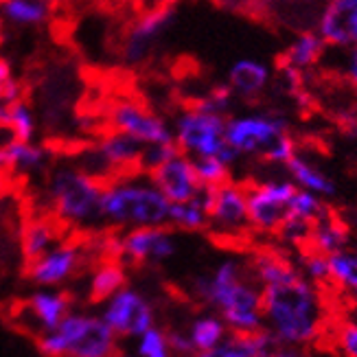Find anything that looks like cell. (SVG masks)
<instances>
[{"label": "cell", "instance_id": "2e32d148", "mask_svg": "<svg viewBox=\"0 0 357 357\" xmlns=\"http://www.w3.org/2000/svg\"><path fill=\"white\" fill-rule=\"evenodd\" d=\"M314 29L329 51L349 49L357 42V0H322Z\"/></svg>", "mask_w": 357, "mask_h": 357}, {"label": "cell", "instance_id": "681fc988", "mask_svg": "<svg viewBox=\"0 0 357 357\" xmlns=\"http://www.w3.org/2000/svg\"><path fill=\"white\" fill-rule=\"evenodd\" d=\"M307 3H316V0H307Z\"/></svg>", "mask_w": 357, "mask_h": 357}, {"label": "cell", "instance_id": "4dcf8cb0", "mask_svg": "<svg viewBox=\"0 0 357 357\" xmlns=\"http://www.w3.org/2000/svg\"><path fill=\"white\" fill-rule=\"evenodd\" d=\"M329 283L347 296L357 291V250L351 245L329 255Z\"/></svg>", "mask_w": 357, "mask_h": 357}, {"label": "cell", "instance_id": "e575fe53", "mask_svg": "<svg viewBox=\"0 0 357 357\" xmlns=\"http://www.w3.org/2000/svg\"><path fill=\"white\" fill-rule=\"evenodd\" d=\"M312 226H314V222H307L296 215H287V220L276 230V237L285 245L303 250V248L309 245V239H312Z\"/></svg>", "mask_w": 357, "mask_h": 357}, {"label": "cell", "instance_id": "f1b7e54d", "mask_svg": "<svg viewBox=\"0 0 357 357\" xmlns=\"http://www.w3.org/2000/svg\"><path fill=\"white\" fill-rule=\"evenodd\" d=\"M250 272L255 276V281L266 287L278 281H285V278L298 274V266L294 261L285 259L283 255H278L274 250H259L252 255L250 261Z\"/></svg>", "mask_w": 357, "mask_h": 357}, {"label": "cell", "instance_id": "836d02e7", "mask_svg": "<svg viewBox=\"0 0 357 357\" xmlns=\"http://www.w3.org/2000/svg\"><path fill=\"white\" fill-rule=\"evenodd\" d=\"M134 355L138 357H169L172 347H169V335L162 327L153 324L138 337H134Z\"/></svg>", "mask_w": 357, "mask_h": 357}, {"label": "cell", "instance_id": "c3c4849f", "mask_svg": "<svg viewBox=\"0 0 357 357\" xmlns=\"http://www.w3.org/2000/svg\"><path fill=\"white\" fill-rule=\"evenodd\" d=\"M255 3H272V0H255Z\"/></svg>", "mask_w": 357, "mask_h": 357}, {"label": "cell", "instance_id": "b9f144b4", "mask_svg": "<svg viewBox=\"0 0 357 357\" xmlns=\"http://www.w3.org/2000/svg\"><path fill=\"white\" fill-rule=\"evenodd\" d=\"M20 97H22L20 84H15V86H11V88H7V90H0V126H5L11 103H13V101H18Z\"/></svg>", "mask_w": 357, "mask_h": 357}, {"label": "cell", "instance_id": "5bb4252c", "mask_svg": "<svg viewBox=\"0 0 357 357\" xmlns=\"http://www.w3.org/2000/svg\"><path fill=\"white\" fill-rule=\"evenodd\" d=\"M107 123H110L112 130L126 132L134 136L136 141H141L143 145L174 141L172 123L134 99L114 101L110 105V110H107Z\"/></svg>", "mask_w": 357, "mask_h": 357}, {"label": "cell", "instance_id": "ac0fdd59", "mask_svg": "<svg viewBox=\"0 0 357 357\" xmlns=\"http://www.w3.org/2000/svg\"><path fill=\"white\" fill-rule=\"evenodd\" d=\"M73 312V305L68 294H64L59 287H44L36 285V291L29 294L24 301L22 316L31 322L36 333H44L64 320Z\"/></svg>", "mask_w": 357, "mask_h": 357}, {"label": "cell", "instance_id": "4fadbf2b", "mask_svg": "<svg viewBox=\"0 0 357 357\" xmlns=\"http://www.w3.org/2000/svg\"><path fill=\"white\" fill-rule=\"evenodd\" d=\"M178 18V11L174 5H160V7H147L141 13L126 33L123 40L121 57L128 66H141L151 57L158 42L167 36V31L174 26Z\"/></svg>", "mask_w": 357, "mask_h": 357}, {"label": "cell", "instance_id": "d590c367", "mask_svg": "<svg viewBox=\"0 0 357 357\" xmlns=\"http://www.w3.org/2000/svg\"><path fill=\"white\" fill-rule=\"evenodd\" d=\"M195 160V172L197 178L202 182L204 189H211V186H220L222 182L230 180V165L224 162L220 156H202V158H193Z\"/></svg>", "mask_w": 357, "mask_h": 357}, {"label": "cell", "instance_id": "5b68a950", "mask_svg": "<svg viewBox=\"0 0 357 357\" xmlns=\"http://www.w3.org/2000/svg\"><path fill=\"white\" fill-rule=\"evenodd\" d=\"M119 342L99 314L70 312L57 327L38 335V351L44 357H110Z\"/></svg>", "mask_w": 357, "mask_h": 357}, {"label": "cell", "instance_id": "277c9868", "mask_svg": "<svg viewBox=\"0 0 357 357\" xmlns=\"http://www.w3.org/2000/svg\"><path fill=\"white\" fill-rule=\"evenodd\" d=\"M105 180L92 176L77 162H59L46 180V199L61 226L88 230L103 226Z\"/></svg>", "mask_w": 357, "mask_h": 357}, {"label": "cell", "instance_id": "484cf974", "mask_svg": "<svg viewBox=\"0 0 357 357\" xmlns=\"http://www.w3.org/2000/svg\"><path fill=\"white\" fill-rule=\"evenodd\" d=\"M53 15L49 0H0V18L18 29H38Z\"/></svg>", "mask_w": 357, "mask_h": 357}, {"label": "cell", "instance_id": "9c48e42d", "mask_svg": "<svg viewBox=\"0 0 357 357\" xmlns=\"http://www.w3.org/2000/svg\"><path fill=\"white\" fill-rule=\"evenodd\" d=\"M248 189V224L250 232L257 235H276V230L287 220L289 199L296 191L287 176L285 178H268L255 182Z\"/></svg>", "mask_w": 357, "mask_h": 357}, {"label": "cell", "instance_id": "8fae6325", "mask_svg": "<svg viewBox=\"0 0 357 357\" xmlns=\"http://www.w3.org/2000/svg\"><path fill=\"white\" fill-rule=\"evenodd\" d=\"M141 153H143L141 141H136L134 136L126 132L112 130L105 136H101L90 151H86V160H79L77 165L101 180H110L119 174L136 172Z\"/></svg>", "mask_w": 357, "mask_h": 357}, {"label": "cell", "instance_id": "4316f807", "mask_svg": "<svg viewBox=\"0 0 357 357\" xmlns=\"http://www.w3.org/2000/svg\"><path fill=\"white\" fill-rule=\"evenodd\" d=\"M61 241L59 235V222L49 220V217H36L24 224L22 235H20V248L22 257L29 261H33L36 257L44 255L46 250H51L55 243Z\"/></svg>", "mask_w": 357, "mask_h": 357}, {"label": "cell", "instance_id": "83f0119b", "mask_svg": "<svg viewBox=\"0 0 357 357\" xmlns=\"http://www.w3.org/2000/svg\"><path fill=\"white\" fill-rule=\"evenodd\" d=\"M351 241L349 228L337 220V217L329 215L324 211L312 226V239H309V248L322 252V255H333L337 250L347 248Z\"/></svg>", "mask_w": 357, "mask_h": 357}, {"label": "cell", "instance_id": "e0dca14e", "mask_svg": "<svg viewBox=\"0 0 357 357\" xmlns=\"http://www.w3.org/2000/svg\"><path fill=\"white\" fill-rule=\"evenodd\" d=\"M149 176L156 182L158 189L167 195L169 202H182L195 197L204 189L195 172V160L182 151H178L174 158L162 162L158 169H153Z\"/></svg>", "mask_w": 357, "mask_h": 357}, {"label": "cell", "instance_id": "60d3db41", "mask_svg": "<svg viewBox=\"0 0 357 357\" xmlns=\"http://www.w3.org/2000/svg\"><path fill=\"white\" fill-rule=\"evenodd\" d=\"M167 335H169V347H172V353H176V355H195L191 337H189V333H186V329H169Z\"/></svg>", "mask_w": 357, "mask_h": 357}, {"label": "cell", "instance_id": "9a60e30c", "mask_svg": "<svg viewBox=\"0 0 357 357\" xmlns=\"http://www.w3.org/2000/svg\"><path fill=\"white\" fill-rule=\"evenodd\" d=\"M84 263V248L75 241H59L51 250L29 261L31 283L44 287H59L77 274Z\"/></svg>", "mask_w": 357, "mask_h": 357}, {"label": "cell", "instance_id": "d6a6232c", "mask_svg": "<svg viewBox=\"0 0 357 357\" xmlns=\"http://www.w3.org/2000/svg\"><path fill=\"white\" fill-rule=\"evenodd\" d=\"M296 266H298L301 274L307 278V281H312L314 285L322 287L329 283V257L327 255H322L307 245L301 250Z\"/></svg>", "mask_w": 357, "mask_h": 357}, {"label": "cell", "instance_id": "7dc6e473", "mask_svg": "<svg viewBox=\"0 0 357 357\" xmlns=\"http://www.w3.org/2000/svg\"><path fill=\"white\" fill-rule=\"evenodd\" d=\"M51 5H73V3H77V0H49Z\"/></svg>", "mask_w": 357, "mask_h": 357}, {"label": "cell", "instance_id": "ffe728a7", "mask_svg": "<svg viewBox=\"0 0 357 357\" xmlns=\"http://www.w3.org/2000/svg\"><path fill=\"white\" fill-rule=\"evenodd\" d=\"M329 53V46L320 38L316 29L301 31V33L294 38L287 49L283 53V68H289L294 73H307L316 66H320L324 57Z\"/></svg>", "mask_w": 357, "mask_h": 357}, {"label": "cell", "instance_id": "d6986e66", "mask_svg": "<svg viewBox=\"0 0 357 357\" xmlns=\"http://www.w3.org/2000/svg\"><path fill=\"white\" fill-rule=\"evenodd\" d=\"M272 82V68L263 59L257 57H241L232 61L228 68V79L226 86L232 90V95L239 99H255Z\"/></svg>", "mask_w": 357, "mask_h": 357}, {"label": "cell", "instance_id": "7a4b0ae2", "mask_svg": "<svg viewBox=\"0 0 357 357\" xmlns=\"http://www.w3.org/2000/svg\"><path fill=\"white\" fill-rule=\"evenodd\" d=\"M191 291L224 318L230 333L263 329V287L239 259H222L208 274L195 278Z\"/></svg>", "mask_w": 357, "mask_h": 357}, {"label": "cell", "instance_id": "52a82bcc", "mask_svg": "<svg viewBox=\"0 0 357 357\" xmlns=\"http://www.w3.org/2000/svg\"><path fill=\"white\" fill-rule=\"evenodd\" d=\"M289 134V121L276 112H243L226 119V143L235 147L241 158L257 156L268 160Z\"/></svg>", "mask_w": 357, "mask_h": 357}, {"label": "cell", "instance_id": "bcb514c9", "mask_svg": "<svg viewBox=\"0 0 357 357\" xmlns=\"http://www.w3.org/2000/svg\"><path fill=\"white\" fill-rule=\"evenodd\" d=\"M351 298V314H357V291L353 294V296H349Z\"/></svg>", "mask_w": 357, "mask_h": 357}, {"label": "cell", "instance_id": "6da1fadb", "mask_svg": "<svg viewBox=\"0 0 357 357\" xmlns=\"http://www.w3.org/2000/svg\"><path fill=\"white\" fill-rule=\"evenodd\" d=\"M327 322L322 291L298 272L263 287V329L281 353H294L320 340Z\"/></svg>", "mask_w": 357, "mask_h": 357}, {"label": "cell", "instance_id": "cb8c5ba5", "mask_svg": "<svg viewBox=\"0 0 357 357\" xmlns=\"http://www.w3.org/2000/svg\"><path fill=\"white\" fill-rule=\"evenodd\" d=\"M5 158H7V169L11 174L33 176L49 167L51 153L36 141H18V138H11L5 145Z\"/></svg>", "mask_w": 357, "mask_h": 357}, {"label": "cell", "instance_id": "7402d4cb", "mask_svg": "<svg viewBox=\"0 0 357 357\" xmlns=\"http://www.w3.org/2000/svg\"><path fill=\"white\" fill-rule=\"evenodd\" d=\"M276 351H281L276 340L266 329H261L252 333H228L211 357H268L276 355Z\"/></svg>", "mask_w": 357, "mask_h": 357}, {"label": "cell", "instance_id": "44dd1931", "mask_svg": "<svg viewBox=\"0 0 357 357\" xmlns=\"http://www.w3.org/2000/svg\"><path fill=\"white\" fill-rule=\"evenodd\" d=\"M285 176L298 186V189H305V191H312L324 199L329 197H335L337 193V184L335 180L320 169L312 158L305 156V153L296 151V156L289 158L285 162Z\"/></svg>", "mask_w": 357, "mask_h": 357}, {"label": "cell", "instance_id": "7c38bea8", "mask_svg": "<svg viewBox=\"0 0 357 357\" xmlns=\"http://www.w3.org/2000/svg\"><path fill=\"white\" fill-rule=\"evenodd\" d=\"M208 208V228L220 237L237 239L250 230L248 224V189L237 182H222L220 186L202 189Z\"/></svg>", "mask_w": 357, "mask_h": 357}, {"label": "cell", "instance_id": "30bf717a", "mask_svg": "<svg viewBox=\"0 0 357 357\" xmlns=\"http://www.w3.org/2000/svg\"><path fill=\"white\" fill-rule=\"evenodd\" d=\"M99 316L121 340H134L156 324V309L147 294L126 285L101 303Z\"/></svg>", "mask_w": 357, "mask_h": 357}, {"label": "cell", "instance_id": "f35d334b", "mask_svg": "<svg viewBox=\"0 0 357 357\" xmlns=\"http://www.w3.org/2000/svg\"><path fill=\"white\" fill-rule=\"evenodd\" d=\"M335 347L340 349V353L357 357V314H349V318L340 324L335 333Z\"/></svg>", "mask_w": 357, "mask_h": 357}, {"label": "cell", "instance_id": "1f68e13d", "mask_svg": "<svg viewBox=\"0 0 357 357\" xmlns=\"http://www.w3.org/2000/svg\"><path fill=\"white\" fill-rule=\"evenodd\" d=\"M5 126L9 128L11 136L18 141H36L38 136V114L22 97L18 101H13L9 107V114Z\"/></svg>", "mask_w": 357, "mask_h": 357}, {"label": "cell", "instance_id": "f6af8a7d", "mask_svg": "<svg viewBox=\"0 0 357 357\" xmlns=\"http://www.w3.org/2000/svg\"><path fill=\"white\" fill-rule=\"evenodd\" d=\"M147 7H160V5H174L176 0H143Z\"/></svg>", "mask_w": 357, "mask_h": 357}, {"label": "cell", "instance_id": "f546056e", "mask_svg": "<svg viewBox=\"0 0 357 357\" xmlns=\"http://www.w3.org/2000/svg\"><path fill=\"white\" fill-rule=\"evenodd\" d=\"M169 226L184 232H202L208 228V208L204 195H195L182 202H172L169 208Z\"/></svg>", "mask_w": 357, "mask_h": 357}, {"label": "cell", "instance_id": "d4e9b609", "mask_svg": "<svg viewBox=\"0 0 357 357\" xmlns=\"http://www.w3.org/2000/svg\"><path fill=\"white\" fill-rule=\"evenodd\" d=\"M186 333H189V337H191L195 355L211 357V353L224 342L230 331L226 327L224 318L211 309V312H206V314L195 316L189 322V327H186Z\"/></svg>", "mask_w": 357, "mask_h": 357}, {"label": "cell", "instance_id": "8d00e7d4", "mask_svg": "<svg viewBox=\"0 0 357 357\" xmlns=\"http://www.w3.org/2000/svg\"><path fill=\"white\" fill-rule=\"evenodd\" d=\"M324 211H327L324 208V197L296 186V191H294V195L289 199V215L303 217L307 222H316Z\"/></svg>", "mask_w": 357, "mask_h": 357}, {"label": "cell", "instance_id": "3957f363", "mask_svg": "<svg viewBox=\"0 0 357 357\" xmlns=\"http://www.w3.org/2000/svg\"><path fill=\"white\" fill-rule=\"evenodd\" d=\"M172 202L158 189L149 174L136 169L105 180L103 186V226L130 230L141 226L169 224Z\"/></svg>", "mask_w": 357, "mask_h": 357}, {"label": "cell", "instance_id": "603a6c76", "mask_svg": "<svg viewBox=\"0 0 357 357\" xmlns=\"http://www.w3.org/2000/svg\"><path fill=\"white\" fill-rule=\"evenodd\" d=\"M128 285V268L121 259L107 257L90 272L88 278V298L92 303H103Z\"/></svg>", "mask_w": 357, "mask_h": 357}, {"label": "cell", "instance_id": "ab89813d", "mask_svg": "<svg viewBox=\"0 0 357 357\" xmlns=\"http://www.w3.org/2000/svg\"><path fill=\"white\" fill-rule=\"evenodd\" d=\"M340 53L342 57H340L337 73L353 90H357V42L349 49H340Z\"/></svg>", "mask_w": 357, "mask_h": 357}, {"label": "cell", "instance_id": "ba28073f", "mask_svg": "<svg viewBox=\"0 0 357 357\" xmlns=\"http://www.w3.org/2000/svg\"><path fill=\"white\" fill-rule=\"evenodd\" d=\"M176 252L178 239L169 224L130 228L107 239V257L121 259L126 266H160Z\"/></svg>", "mask_w": 357, "mask_h": 357}, {"label": "cell", "instance_id": "ee69618b", "mask_svg": "<svg viewBox=\"0 0 357 357\" xmlns=\"http://www.w3.org/2000/svg\"><path fill=\"white\" fill-rule=\"evenodd\" d=\"M15 84H18V82H15L11 66L7 64L5 59H0V90H7V88H11Z\"/></svg>", "mask_w": 357, "mask_h": 357}, {"label": "cell", "instance_id": "7bdbcfd3", "mask_svg": "<svg viewBox=\"0 0 357 357\" xmlns=\"http://www.w3.org/2000/svg\"><path fill=\"white\" fill-rule=\"evenodd\" d=\"M11 132L7 126H0V176H3L5 172H9L7 169V158H5V145L11 141Z\"/></svg>", "mask_w": 357, "mask_h": 357}, {"label": "cell", "instance_id": "74e56055", "mask_svg": "<svg viewBox=\"0 0 357 357\" xmlns=\"http://www.w3.org/2000/svg\"><path fill=\"white\" fill-rule=\"evenodd\" d=\"M178 145L172 143H149L143 145V153H141V160H138V169L145 174H151L153 169H158L162 162H167L169 158H174L178 153Z\"/></svg>", "mask_w": 357, "mask_h": 357}, {"label": "cell", "instance_id": "8992f818", "mask_svg": "<svg viewBox=\"0 0 357 357\" xmlns=\"http://www.w3.org/2000/svg\"><path fill=\"white\" fill-rule=\"evenodd\" d=\"M226 114L213 112L197 101L182 107L176 114L172 130L174 143L191 158L220 156L230 167L239 162V151L226 143Z\"/></svg>", "mask_w": 357, "mask_h": 357}]
</instances>
